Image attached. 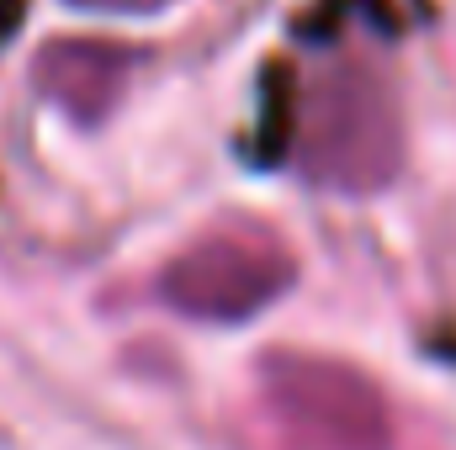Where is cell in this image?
Returning a JSON list of instances; mask_svg holds the SVG:
<instances>
[{
  "label": "cell",
  "instance_id": "obj_1",
  "mask_svg": "<svg viewBox=\"0 0 456 450\" xmlns=\"http://www.w3.org/2000/svg\"><path fill=\"white\" fill-rule=\"evenodd\" d=\"M403 170V117L366 64H330L297 117V175L330 197H377Z\"/></svg>",
  "mask_w": 456,
  "mask_h": 450
},
{
  "label": "cell",
  "instance_id": "obj_4",
  "mask_svg": "<svg viewBox=\"0 0 456 450\" xmlns=\"http://www.w3.org/2000/svg\"><path fill=\"white\" fill-rule=\"evenodd\" d=\"M127 69H133V53L117 48V43H102V37H59V43L37 48L32 85L48 96V107L75 117L80 127H96L122 101Z\"/></svg>",
  "mask_w": 456,
  "mask_h": 450
},
{
  "label": "cell",
  "instance_id": "obj_3",
  "mask_svg": "<svg viewBox=\"0 0 456 450\" xmlns=\"http://www.w3.org/2000/svg\"><path fill=\"white\" fill-rule=\"evenodd\" d=\"M292 276L271 233H208L159 270V302L191 324H255L292 292Z\"/></svg>",
  "mask_w": 456,
  "mask_h": 450
},
{
  "label": "cell",
  "instance_id": "obj_5",
  "mask_svg": "<svg viewBox=\"0 0 456 450\" xmlns=\"http://www.w3.org/2000/svg\"><path fill=\"white\" fill-rule=\"evenodd\" d=\"M69 11H80V16H154L165 0H64Z\"/></svg>",
  "mask_w": 456,
  "mask_h": 450
},
{
  "label": "cell",
  "instance_id": "obj_2",
  "mask_svg": "<svg viewBox=\"0 0 456 450\" xmlns=\"http://www.w3.org/2000/svg\"><path fill=\"white\" fill-rule=\"evenodd\" d=\"M260 398L297 450H393V408L382 387L340 355L265 350L255 360Z\"/></svg>",
  "mask_w": 456,
  "mask_h": 450
}]
</instances>
